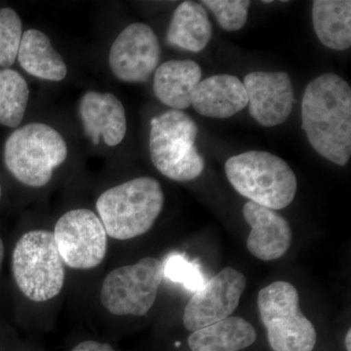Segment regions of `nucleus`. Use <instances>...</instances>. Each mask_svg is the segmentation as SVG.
I'll return each instance as SVG.
<instances>
[{
	"label": "nucleus",
	"mask_w": 351,
	"mask_h": 351,
	"mask_svg": "<svg viewBox=\"0 0 351 351\" xmlns=\"http://www.w3.org/2000/svg\"><path fill=\"white\" fill-rule=\"evenodd\" d=\"M302 128L316 152L346 166L351 156V88L335 73L308 85L302 103Z\"/></svg>",
	"instance_id": "f257e3e1"
},
{
	"label": "nucleus",
	"mask_w": 351,
	"mask_h": 351,
	"mask_svg": "<svg viewBox=\"0 0 351 351\" xmlns=\"http://www.w3.org/2000/svg\"><path fill=\"white\" fill-rule=\"evenodd\" d=\"M163 205L164 193L158 181L138 177L101 193L96 208L108 237L128 240L149 232Z\"/></svg>",
	"instance_id": "f03ea898"
},
{
	"label": "nucleus",
	"mask_w": 351,
	"mask_h": 351,
	"mask_svg": "<svg viewBox=\"0 0 351 351\" xmlns=\"http://www.w3.org/2000/svg\"><path fill=\"white\" fill-rule=\"evenodd\" d=\"M226 177L235 191L269 209L280 210L294 200L298 182L285 160L267 152L252 151L230 157Z\"/></svg>",
	"instance_id": "7ed1b4c3"
},
{
	"label": "nucleus",
	"mask_w": 351,
	"mask_h": 351,
	"mask_svg": "<svg viewBox=\"0 0 351 351\" xmlns=\"http://www.w3.org/2000/svg\"><path fill=\"white\" fill-rule=\"evenodd\" d=\"M68 147L59 132L34 122L13 132L4 147V161L15 179L32 188L46 186L66 161Z\"/></svg>",
	"instance_id": "20e7f679"
},
{
	"label": "nucleus",
	"mask_w": 351,
	"mask_h": 351,
	"mask_svg": "<svg viewBox=\"0 0 351 351\" xmlns=\"http://www.w3.org/2000/svg\"><path fill=\"white\" fill-rule=\"evenodd\" d=\"M197 125L181 110H169L151 121L149 152L157 170L173 181L189 182L202 174L204 158L195 145Z\"/></svg>",
	"instance_id": "39448f33"
},
{
	"label": "nucleus",
	"mask_w": 351,
	"mask_h": 351,
	"mask_svg": "<svg viewBox=\"0 0 351 351\" xmlns=\"http://www.w3.org/2000/svg\"><path fill=\"white\" fill-rule=\"evenodd\" d=\"M12 272L18 288L31 301H49L59 295L66 271L54 233L45 230L25 233L14 248Z\"/></svg>",
	"instance_id": "423d86ee"
},
{
	"label": "nucleus",
	"mask_w": 351,
	"mask_h": 351,
	"mask_svg": "<svg viewBox=\"0 0 351 351\" xmlns=\"http://www.w3.org/2000/svg\"><path fill=\"white\" fill-rule=\"evenodd\" d=\"M261 321L274 351H313L317 334L302 313L297 289L286 281H276L258 292Z\"/></svg>",
	"instance_id": "0eeeda50"
},
{
	"label": "nucleus",
	"mask_w": 351,
	"mask_h": 351,
	"mask_svg": "<svg viewBox=\"0 0 351 351\" xmlns=\"http://www.w3.org/2000/svg\"><path fill=\"white\" fill-rule=\"evenodd\" d=\"M163 278V263L156 258L113 269L101 286V304L114 315L145 316L156 301Z\"/></svg>",
	"instance_id": "6e6552de"
},
{
	"label": "nucleus",
	"mask_w": 351,
	"mask_h": 351,
	"mask_svg": "<svg viewBox=\"0 0 351 351\" xmlns=\"http://www.w3.org/2000/svg\"><path fill=\"white\" fill-rule=\"evenodd\" d=\"M53 233L63 263L71 269H94L105 260L108 234L91 210L66 212L58 219Z\"/></svg>",
	"instance_id": "1a4fd4ad"
},
{
	"label": "nucleus",
	"mask_w": 351,
	"mask_h": 351,
	"mask_svg": "<svg viewBox=\"0 0 351 351\" xmlns=\"http://www.w3.org/2000/svg\"><path fill=\"white\" fill-rule=\"evenodd\" d=\"M243 274L226 267L206 281L191 298L184 311V326L191 332L230 317L246 289Z\"/></svg>",
	"instance_id": "9d476101"
},
{
	"label": "nucleus",
	"mask_w": 351,
	"mask_h": 351,
	"mask_svg": "<svg viewBox=\"0 0 351 351\" xmlns=\"http://www.w3.org/2000/svg\"><path fill=\"white\" fill-rule=\"evenodd\" d=\"M160 57L158 38L152 27L134 23L120 32L112 43L108 61L119 80L143 83L158 68Z\"/></svg>",
	"instance_id": "9b49d317"
},
{
	"label": "nucleus",
	"mask_w": 351,
	"mask_h": 351,
	"mask_svg": "<svg viewBox=\"0 0 351 351\" xmlns=\"http://www.w3.org/2000/svg\"><path fill=\"white\" fill-rule=\"evenodd\" d=\"M249 112L258 123L274 127L284 123L294 106V88L287 73L254 71L243 82Z\"/></svg>",
	"instance_id": "f8f14e48"
},
{
	"label": "nucleus",
	"mask_w": 351,
	"mask_h": 351,
	"mask_svg": "<svg viewBox=\"0 0 351 351\" xmlns=\"http://www.w3.org/2000/svg\"><path fill=\"white\" fill-rule=\"evenodd\" d=\"M245 221L251 226L247 249L258 260L276 261L287 253L292 245V228L288 221L274 210L257 203H245Z\"/></svg>",
	"instance_id": "ddd939ff"
},
{
	"label": "nucleus",
	"mask_w": 351,
	"mask_h": 351,
	"mask_svg": "<svg viewBox=\"0 0 351 351\" xmlns=\"http://www.w3.org/2000/svg\"><path fill=\"white\" fill-rule=\"evenodd\" d=\"M80 115L85 135L94 145L103 138L108 147H115L125 137V110L113 94L86 92L80 100Z\"/></svg>",
	"instance_id": "4468645a"
},
{
	"label": "nucleus",
	"mask_w": 351,
	"mask_h": 351,
	"mask_svg": "<svg viewBox=\"0 0 351 351\" xmlns=\"http://www.w3.org/2000/svg\"><path fill=\"white\" fill-rule=\"evenodd\" d=\"M191 106L203 117L228 119L248 106V97L239 77L217 75L198 83L191 97Z\"/></svg>",
	"instance_id": "2eb2a0df"
},
{
	"label": "nucleus",
	"mask_w": 351,
	"mask_h": 351,
	"mask_svg": "<svg viewBox=\"0 0 351 351\" xmlns=\"http://www.w3.org/2000/svg\"><path fill=\"white\" fill-rule=\"evenodd\" d=\"M202 71L199 64L191 60H171L156 69L154 91L164 105L175 110H186L191 106V97Z\"/></svg>",
	"instance_id": "dca6fc26"
},
{
	"label": "nucleus",
	"mask_w": 351,
	"mask_h": 351,
	"mask_svg": "<svg viewBox=\"0 0 351 351\" xmlns=\"http://www.w3.org/2000/svg\"><path fill=\"white\" fill-rule=\"evenodd\" d=\"M256 339L257 332L248 321L230 316L191 332L188 341L191 351H240Z\"/></svg>",
	"instance_id": "f3484780"
},
{
	"label": "nucleus",
	"mask_w": 351,
	"mask_h": 351,
	"mask_svg": "<svg viewBox=\"0 0 351 351\" xmlns=\"http://www.w3.org/2000/svg\"><path fill=\"white\" fill-rule=\"evenodd\" d=\"M213 27L204 7L193 1H184L176 8L166 34L171 46L198 53L206 47Z\"/></svg>",
	"instance_id": "a211bd4d"
},
{
	"label": "nucleus",
	"mask_w": 351,
	"mask_h": 351,
	"mask_svg": "<svg viewBox=\"0 0 351 351\" xmlns=\"http://www.w3.org/2000/svg\"><path fill=\"white\" fill-rule=\"evenodd\" d=\"M18 60L29 75L49 82H61L68 73L63 57L53 48L49 38L38 29L23 34Z\"/></svg>",
	"instance_id": "6ab92c4d"
},
{
	"label": "nucleus",
	"mask_w": 351,
	"mask_h": 351,
	"mask_svg": "<svg viewBox=\"0 0 351 351\" xmlns=\"http://www.w3.org/2000/svg\"><path fill=\"white\" fill-rule=\"evenodd\" d=\"M314 32L330 49L343 51L351 46V1L316 0L313 5Z\"/></svg>",
	"instance_id": "aec40b11"
},
{
	"label": "nucleus",
	"mask_w": 351,
	"mask_h": 351,
	"mask_svg": "<svg viewBox=\"0 0 351 351\" xmlns=\"http://www.w3.org/2000/svg\"><path fill=\"white\" fill-rule=\"evenodd\" d=\"M29 98L25 78L13 69H0V124L17 128L24 119Z\"/></svg>",
	"instance_id": "412c9836"
},
{
	"label": "nucleus",
	"mask_w": 351,
	"mask_h": 351,
	"mask_svg": "<svg viewBox=\"0 0 351 351\" xmlns=\"http://www.w3.org/2000/svg\"><path fill=\"white\" fill-rule=\"evenodd\" d=\"M23 36L20 16L11 8L0 9V66L8 69L15 63Z\"/></svg>",
	"instance_id": "4be33fe9"
},
{
	"label": "nucleus",
	"mask_w": 351,
	"mask_h": 351,
	"mask_svg": "<svg viewBox=\"0 0 351 351\" xmlns=\"http://www.w3.org/2000/svg\"><path fill=\"white\" fill-rule=\"evenodd\" d=\"M215 17L221 29L226 32H237L246 25L251 1L248 0H204L201 1Z\"/></svg>",
	"instance_id": "5701e85b"
},
{
	"label": "nucleus",
	"mask_w": 351,
	"mask_h": 351,
	"mask_svg": "<svg viewBox=\"0 0 351 351\" xmlns=\"http://www.w3.org/2000/svg\"><path fill=\"white\" fill-rule=\"evenodd\" d=\"M163 267L164 277L173 282L182 284L189 290L196 292L206 282L199 265L189 262L182 254H171L163 263Z\"/></svg>",
	"instance_id": "b1692460"
},
{
	"label": "nucleus",
	"mask_w": 351,
	"mask_h": 351,
	"mask_svg": "<svg viewBox=\"0 0 351 351\" xmlns=\"http://www.w3.org/2000/svg\"><path fill=\"white\" fill-rule=\"evenodd\" d=\"M71 351H115L108 343H99L96 341H85L78 343Z\"/></svg>",
	"instance_id": "393cba45"
},
{
	"label": "nucleus",
	"mask_w": 351,
	"mask_h": 351,
	"mask_svg": "<svg viewBox=\"0 0 351 351\" xmlns=\"http://www.w3.org/2000/svg\"><path fill=\"white\" fill-rule=\"evenodd\" d=\"M350 337H351V332L350 329L348 330V332H346V348L348 351H351V346H350Z\"/></svg>",
	"instance_id": "a878e982"
},
{
	"label": "nucleus",
	"mask_w": 351,
	"mask_h": 351,
	"mask_svg": "<svg viewBox=\"0 0 351 351\" xmlns=\"http://www.w3.org/2000/svg\"><path fill=\"white\" fill-rule=\"evenodd\" d=\"M4 258V244L2 239H0V270H1L2 262H3Z\"/></svg>",
	"instance_id": "bb28decb"
},
{
	"label": "nucleus",
	"mask_w": 351,
	"mask_h": 351,
	"mask_svg": "<svg viewBox=\"0 0 351 351\" xmlns=\"http://www.w3.org/2000/svg\"><path fill=\"white\" fill-rule=\"evenodd\" d=\"M1 193H2V191H1V184H0V198H1Z\"/></svg>",
	"instance_id": "cd10ccee"
}]
</instances>
